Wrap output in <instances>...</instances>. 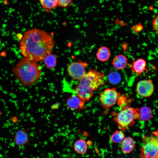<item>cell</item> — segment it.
<instances>
[{"mask_svg": "<svg viewBox=\"0 0 158 158\" xmlns=\"http://www.w3.org/2000/svg\"><path fill=\"white\" fill-rule=\"evenodd\" d=\"M74 149L78 153L83 154L86 153L87 149V145L85 141L80 139L75 141L74 144Z\"/></svg>", "mask_w": 158, "mask_h": 158, "instance_id": "cell-15", "label": "cell"}, {"mask_svg": "<svg viewBox=\"0 0 158 158\" xmlns=\"http://www.w3.org/2000/svg\"><path fill=\"white\" fill-rule=\"evenodd\" d=\"M133 29H135V30L137 31H139L142 29L143 27L142 24L140 23L135 25L133 27Z\"/></svg>", "mask_w": 158, "mask_h": 158, "instance_id": "cell-23", "label": "cell"}, {"mask_svg": "<svg viewBox=\"0 0 158 158\" xmlns=\"http://www.w3.org/2000/svg\"><path fill=\"white\" fill-rule=\"evenodd\" d=\"M112 64L114 68L117 70L123 69L127 64V58L123 55H118L113 59Z\"/></svg>", "mask_w": 158, "mask_h": 158, "instance_id": "cell-13", "label": "cell"}, {"mask_svg": "<svg viewBox=\"0 0 158 158\" xmlns=\"http://www.w3.org/2000/svg\"><path fill=\"white\" fill-rule=\"evenodd\" d=\"M138 94L143 97H148L152 94L154 91V86L151 79L142 80L139 81L136 86Z\"/></svg>", "mask_w": 158, "mask_h": 158, "instance_id": "cell-8", "label": "cell"}, {"mask_svg": "<svg viewBox=\"0 0 158 158\" xmlns=\"http://www.w3.org/2000/svg\"><path fill=\"white\" fill-rule=\"evenodd\" d=\"M152 116V110L150 108L144 106L139 109L138 119L143 121H147L150 120Z\"/></svg>", "mask_w": 158, "mask_h": 158, "instance_id": "cell-14", "label": "cell"}, {"mask_svg": "<svg viewBox=\"0 0 158 158\" xmlns=\"http://www.w3.org/2000/svg\"><path fill=\"white\" fill-rule=\"evenodd\" d=\"M43 61L47 68H54L56 65L57 58L55 55L51 53L46 56Z\"/></svg>", "mask_w": 158, "mask_h": 158, "instance_id": "cell-18", "label": "cell"}, {"mask_svg": "<svg viewBox=\"0 0 158 158\" xmlns=\"http://www.w3.org/2000/svg\"><path fill=\"white\" fill-rule=\"evenodd\" d=\"M85 102L77 95H73L70 96L67 99L66 104L69 109L75 110L84 108Z\"/></svg>", "mask_w": 158, "mask_h": 158, "instance_id": "cell-10", "label": "cell"}, {"mask_svg": "<svg viewBox=\"0 0 158 158\" xmlns=\"http://www.w3.org/2000/svg\"><path fill=\"white\" fill-rule=\"evenodd\" d=\"M13 72L18 81L25 87L35 83L40 78L42 70L37 62L23 57L12 68Z\"/></svg>", "mask_w": 158, "mask_h": 158, "instance_id": "cell-3", "label": "cell"}, {"mask_svg": "<svg viewBox=\"0 0 158 158\" xmlns=\"http://www.w3.org/2000/svg\"><path fill=\"white\" fill-rule=\"evenodd\" d=\"M121 96L116 88H107L99 95V101L104 109H107L118 102Z\"/></svg>", "mask_w": 158, "mask_h": 158, "instance_id": "cell-6", "label": "cell"}, {"mask_svg": "<svg viewBox=\"0 0 158 158\" xmlns=\"http://www.w3.org/2000/svg\"><path fill=\"white\" fill-rule=\"evenodd\" d=\"M104 74L97 69L89 68L74 88L76 95L84 102L89 100L93 96V92L104 85Z\"/></svg>", "mask_w": 158, "mask_h": 158, "instance_id": "cell-2", "label": "cell"}, {"mask_svg": "<svg viewBox=\"0 0 158 158\" xmlns=\"http://www.w3.org/2000/svg\"><path fill=\"white\" fill-rule=\"evenodd\" d=\"M55 42L52 35L45 31L34 28L26 31L19 42L24 57L37 62L43 61L51 54Z\"/></svg>", "mask_w": 158, "mask_h": 158, "instance_id": "cell-1", "label": "cell"}, {"mask_svg": "<svg viewBox=\"0 0 158 158\" xmlns=\"http://www.w3.org/2000/svg\"><path fill=\"white\" fill-rule=\"evenodd\" d=\"M146 66L145 60L142 59H139L133 61L131 70L133 72L139 76L145 71L147 70Z\"/></svg>", "mask_w": 158, "mask_h": 158, "instance_id": "cell-12", "label": "cell"}, {"mask_svg": "<svg viewBox=\"0 0 158 158\" xmlns=\"http://www.w3.org/2000/svg\"><path fill=\"white\" fill-rule=\"evenodd\" d=\"M158 14L153 18L152 22V27L153 29L158 33Z\"/></svg>", "mask_w": 158, "mask_h": 158, "instance_id": "cell-22", "label": "cell"}, {"mask_svg": "<svg viewBox=\"0 0 158 158\" xmlns=\"http://www.w3.org/2000/svg\"><path fill=\"white\" fill-rule=\"evenodd\" d=\"M121 142V148L124 153H129L131 152L135 147V141L130 137L125 138Z\"/></svg>", "mask_w": 158, "mask_h": 158, "instance_id": "cell-11", "label": "cell"}, {"mask_svg": "<svg viewBox=\"0 0 158 158\" xmlns=\"http://www.w3.org/2000/svg\"><path fill=\"white\" fill-rule=\"evenodd\" d=\"M14 141L15 145L19 147H23L26 145L29 142V135L25 129L18 130L14 136Z\"/></svg>", "mask_w": 158, "mask_h": 158, "instance_id": "cell-9", "label": "cell"}, {"mask_svg": "<svg viewBox=\"0 0 158 158\" xmlns=\"http://www.w3.org/2000/svg\"><path fill=\"white\" fill-rule=\"evenodd\" d=\"M42 7L45 11L49 12L59 6L58 0H39Z\"/></svg>", "mask_w": 158, "mask_h": 158, "instance_id": "cell-17", "label": "cell"}, {"mask_svg": "<svg viewBox=\"0 0 158 158\" xmlns=\"http://www.w3.org/2000/svg\"><path fill=\"white\" fill-rule=\"evenodd\" d=\"M87 65L86 62L81 61L72 63L67 67V72L71 78L80 80L86 73L85 68Z\"/></svg>", "mask_w": 158, "mask_h": 158, "instance_id": "cell-7", "label": "cell"}, {"mask_svg": "<svg viewBox=\"0 0 158 158\" xmlns=\"http://www.w3.org/2000/svg\"><path fill=\"white\" fill-rule=\"evenodd\" d=\"M58 1L59 6L66 8L71 5L73 0H58Z\"/></svg>", "mask_w": 158, "mask_h": 158, "instance_id": "cell-21", "label": "cell"}, {"mask_svg": "<svg viewBox=\"0 0 158 158\" xmlns=\"http://www.w3.org/2000/svg\"></svg>", "mask_w": 158, "mask_h": 158, "instance_id": "cell-26", "label": "cell"}, {"mask_svg": "<svg viewBox=\"0 0 158 158\" xmlns=\"http://www.w3.org/2000/svg\"><path fill=\"white\" fill-rule=\"evenodd\" d=\"M1 111H0V117H1Z\"/></svg>", "mask_w": 158, "mask_h": 158, "instance_id": "cell-25", "label": "cell"}, {"mask_svg": "<svg viewBox=\"0 0 158 158\" xmlns=\"http://www.w3.org/2000/svg\"><path fill=\"white\" fill-rule=\"evenodd\" d=\"M139 109L127 106L116 114L114 121L121 130L133 126L135 121L138 118Z\"/></svg>", "mask_w": 158, "mask_h": 158, "instance_id": "cell-4", "label": "cell"}, {"mask_svg": "<svg viewBox=\"0 0 158 158\" xmlns=\"http://www.w3.org/2000/svg\"><path fill=\"white\" fill-rule=\"evenodd\" d=\"M121 80V76L117 72H112L108 75V80L109 83L111 84L117 85L120 82Z\"/></svg>", "mask_w": 158, "mask_h": 158, "instance_id": "cell-20", "label": "cell"}, {"mask_svg": "<svg viewBox=\"0 0 158 158\" xmlns=\"http://www.w3.org/2000/svg\"><path fill=\"white\" fill-rule=\"evenodd\" d=\"M125 136L122 130L116 131L111 136L110 140L112 142H121L125 138Z\"/></svg>", "mask_w": 158, "mask_h": 158, "instance_id": "cell-19", "label": "cell"}, {"mask_svg": "<svg viewBox=\"0 0 158 158\" xmlns=\"http://www.w3.org/2000/svg\"><path fill=\"white\" fill-rule=\"evenodd\" d=\"M155 132L143 138L140 150L141 158H158V138Z\"/></svg>", "mask_w": 158, "mask_h": 158, "instance_id": "cell-5", "label": "cell"}, {"mask_svg": "<svg viewBox=\"0 0 158 158\" xmlns=\"http://www.w3.org/2000/svg\"><path fill=\"white\" fill-rule=\"evenodd\" d=\"M109 49L104 46L102 47L98 50L96 54L97 59L99 61L104 62L107 61L111 56Z\"/></svg>", "mask_w": 158, "mask_h": 158, "instance_id": "cell-16", "label": "cell"}, {"mask_svg": "<svg viewBox=\"0 0 158 158\" xmlns=\"http://www.w3.org/2000/svg\"><path fill=\"white\" fill-rule=\"evenodd\" d=\"M16 36L18 39L20 40H21L23 35L20 33H18L16 35Z\"/></svg>", "mask_w": 158, "mask_h": 158, "instance_id": "cell-24", "label": "cell"}]
</instances>
